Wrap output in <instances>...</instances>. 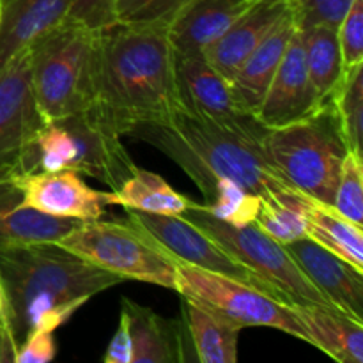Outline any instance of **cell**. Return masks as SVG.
Instances as JSON below:
<instances>
[{"instance_id":"cell-1","label":"cell","mask_w":363,"mask_h":363,"mask_svg":"<svg viewBox=\"0 0 363 363\" xmlns=\"http://www.w3.org/2000/svg\"><path fill=\"white\" fill-rule=\"evenodd\" d=\"M92 106L121 137L183 108L169 27L116 23L99 30Z\"/></svg>"},{"instance_id":"cell-2","label":"cell","mask_w":363,"mask_h":363,"mask_svg":"<svg viewBox=\"0 0 363 363\" xmlns=\"http://www.w3.org/2000/svg\"><path fill=\"white\" fill-rule=\"evenodd\" d=\"M261 123L223 124L179 108L167 121L140 124L128 135L155 145L190 176L202 194L220 179H230L268 197L296 190L262 151Z\"/></svg>"},{"instance_id":"cell-3","label":"cell","mask_w":363,"mask_h":363,"mask_svg":"<svg viewBox=\"0 0 363 363\" xmlns=\"http://www.w3.org/2000/svg\"><path fill=\"white\" fill-rule=\"evenodd\" d=\"M0 279L7 298V318L20 344L41 315L71 301H89L124 282L80 255L52 241L0 250Z\"/></svg>"},{"instance_id":"cell-4","label":"cell","mask_w":363,"mask_h":363,"mask_svg":"<svg viewBox=\"0 0 363 363\" xmlns=\"http://www.w3.org/2000/svg\"><path fill=\"white\" fill-rule=\"evenodd\" d=\"M135 163L101 113L91 108L46 123L18 156L20 174L74 170L117 190L133 174Z\"/></svg>"},{"instance_id":"cell-5","label":"cell","mask_w":363,"mask_h":363,"mask_svg":"<svg viewBox=\"0 0 363 363\" xmlns=\"http://www.w3.org/2000/svg\"><path fill=\"white\" fill-rule=\"evenodd\" d=\"M98 38L99 28L66 18L28 45L32 91L45 123L94 105Z\"/></svg>"},{"instance_id":"cell-6","label":"cell","mask_w":363,"mask_h":363,"mask_svg":"<svg viewBox=\"0 0 363 363\" xmlns=\"http://www.w3.org/2000/svg\"><path fill=\"white\" fill-rule=\"evenodd\" d=\"M262 151L291 186L333 204L347 145L332 103L296 123L266 128Z\"/></svg>"},{"instance_id":"cell-7","label":"cell","mask_w":363,"mask_h":363,"mask_svg":"<svg viewBox=\"0 0 363 363\" xmlns=\"http://www.w3.org/2000/svg\"><path fill=\"white\" fill-rule=\"evenodd\" d=\"M55 243L124 280L176 291V259L131 222L87 220Z\"/></svg>"},{"instance_id":"cell-8","label":"cell","mask_w":363,"mask_h":363,"mask_svg":"<svg viewBox=\"0 0 363 363\" xmlns=\"http://www.w3.org/2000/svg\"><path fill=\"white\" fill-rule=\"evenodd\" d=\"M176 293L240 330L266 326L308 342L289 303L233 277L176 261Z\"/></svg>"},{"instance_id":"cell-9","label":"cell","mask_w":363,"mask_h":363,"mask_svg":"<svg viewBox=\"0 0 363 363\" xmlns=\"http://www.w3.org/2000/svg\"><path fill=\"white\" fill-rule=\"evenodd\" d=\"M183 216L218 241L245 268L264 280L286 303L333 307L298 268L287 248L266 236L255 223L229 225L204 211L201 202H194Z\"/></svg>"},{"instance_id":"cell-10","label":"cell","mask_w":363,"mask_h":363,"mask_svg":"<svg viewBox=\"0 0 363 363\" xmlns=\"http://www.w3.org/2000/svg\"><path fill=\"white\" fill-rule=\"evenodd\" d=\"M126 211L128 222L144 230L176 261L186 262V264L208 269V272L233 277V279L250 284V286H255L264 293L280 298L264 280H261L255 273L245 268L218 241L208 236L204 230L194 225L183 215H152V213L133 211V209H126Z\"/></svg>"},{"instance_id":"cell-11","label":"cell","mask_w":363,"mask_h":363,"mask_svg":"<svg viewBox=\"0 0 363 363\" xmlns=\"http://www.w3.org/2000/svg\"><path fill=\"white\" fill-rule=\"evenodd\" d=\"M30 78V50L21 48L0 69V169L13 167L45 126Z\"/></svg>"},{"instance_id":"cell-12","label":"cell","mask_w":363,"mask_h":363,"mask_svg":"<svg viewBox=\"0 0 363 363\" xmlns=\"http://www.w3.org/2000/svg\"><path fill=\"white\" fill-rule=\"evenodd\" d=\"M18 186L23 194V202L32 209L59 216L87 222L105 215L106 191L89 186L82 174L74 170L57 172L20 174L16 170Z\"/></svg>"},{"instance_id":"cell-13","label":"cell","mask_w":363,"mask_h":363,"mask_svg":"<svg viewBox=\"0 0 363 363\" xmlns=\"http://www.w3.org/2000/svg\"><path fill=\"white\" fill-rule=\"evenodd\" d=\"M321 106L308 78L300 28L296 25L255 119L264 128H279L305 119Z\"/></svg>"},{"instance_id":"cell-14","label":"cell","mask_w":363,"mask_h":363,"mask_svg":"<svg viewBox=\"0 0 363 363\" xmlns=\"http://www.w3.org/2000/svg\"><path fill=\"white\" fill-rule=\"evenodd\" d=\"M174 57L177 91L183 108L223 124L257 123L254 116H248L240 108L230 82L222 77L204 55H183L174 52Z\"/></svg>"},{"instance_id":"cell-15","label":"cell","mask_w":363,"mask_h":363,"mask_svg":"<svg viewBox=\"0 0 363 363\" xmlns=\"http://www.w3.org/2000/svg\"><path fill=\"white\" fill-rule=\"evenodd\" d=\"M315 289L340 312L363 323V273L311 238L284 245Z\"/></svg>"},{"instance_id":"cell-16","label":"cell","mask_w":363,"mask_h":363,"mask_svg":"<svg viewBox=\"0 0 363 363\" xmlns=\"http://www.w3.org/2000/svg\"><path fill=\"white\" fill-rule=\"evenodd\" d=\"M80 222L32 209L23 202L14 165L0 169V250L43 241L55 243Z\"/></svg>"},{"instance_id":"cell-17","label":"cell","mask_w":363,"mask_h":363,"mask_svg":"<svg viewBox=\"0 0 363 363\" xmlns=\"http://www.w3.org/2000/svg\"><path fill=\"white\" fill-rule=\"evenodd\" d=\"M293 9V0H261L241 14L229 30L204 50V59L227 80L277 23Z\"/></svg>"},{"instance_id":"cell-18","label":"cell","mask_w":363,"mask_h":363,"mask_svg":"<svg viewBox=\"0 0 363 363\" xmlns=\"http://www.w3.org/2000/svg\"><path fill=\"white\" fill-rule=\"evenodd\" d=\"M254 4L252 0H194L169 25L176 53L204 55V50L222 38L230 25Z\"/></svg>"},{"instance_id":"cell-19","label":"cell","mask_w":363,"mask_h":363,"mask_svg":"<svg viewBox=\"0 0 363 363\" xmlns=\"http://www.w3.org/2000/svg\"><path fill=\"white\" fill-rule=\"evenodd\" d=\"M294 28H296V18H294L293 6V9L259 43L257 48L243 60L240 69L230 80L234 98H236L240 108L248 116L255 117L257 113L266 91L282 62V57L286 53Z\"/></svg>"},{"instance_id":"cell-20","label":"cell","mask_w":363,"mask_h":363,"mask_svg":"<svg viewBox=\"0 0 363 363\" xmlns=\"http://www.w3.org/2000/svg\"><path fill=\"white\" fill-rule=\"evenodd\" d=\"M121 311L130 321L133 358L131 363H179L190 360L183 321L163 319L149 307L130 298L121 300Z\"/></svg>"},{"instance_id":"cell-21","label":"cell","mask_w":363,"mask_h":363,"mask_svg":"<svg viewBox=\"0 0 363 363\" xmlns=\"http://www.w3.org/2000/svg\"><path fill=\"white\" fill-rule=\"evenodd\" d=\"M308 335V344L340 363L363 362V326L335 307L289 305Z\"/></svg>"},{"instance_id":"cell-22","label":"cell","mask_w":363,"mask_h":363,"mask_svg":"<svg viewBox=\"0 0 363 363\" xmlns=\"http://www.w3.org/2000/svg\"><path fill=\"white\" fill-rule=\"evenodd\" d=\"M73 0H2L0 69L39 34L66 20Z\"/></svg>"},{"instance_id":"cell-23","label":"cell","mask_w":363,"mask_h":363,"mask_svg":"<svg viewBox=\"0 0 363 363\" xmlns=\"http://www.w3.org/2000/svg\"><path fill=\"white\" fill-rule=\"evenodd\" d=\"M307 238L363 273V227L344 218L332 204L301 191Z\"/></svg>"},{"instance_id":"cell-24","label":"cell","mask_w":363,"mask_h":363,"mask_svg":"<svg viewBox=\"0 0 363 363\" xmlns=\"http://www.w3.org/2000/svg\"><path fill=\"white\" fill-rule=\"evenodd\" d=\"M183 325L195 360L201 363L238 362L240 328L222 321L188 298H183Z\"/></svg>"},{"instance_id":"cell-25","label":"cell","mask_w":363,"mask_h":363,"mask_svg":"<svg viewBox=\"0 0 363 363\" xmlns=\"http://www.w3.org/2000/svg\"><path fill=\"white\" fill-rule=\"evenodd\" d=\"M195 201L174 190L162 176L135 167L117 190L106 191V204L152 215H183Z\"/></svg>"},{"instance_id":"cell-26","label":"cell","mask_w":363,"mask_h":363,"mask_svg":"<svg viewBox=\"0 0 363 363\" xmlns=\"http://www.w3.org/2000/svg\"><path fill=\"white\" fill-rule=\"evenodd\" d=\"M300 35L308 78L319 103L325 105L339 85L344 71L337 28L314 25L300 28Z\"/></svg>"},{"instance_id":"cell-27","label":"cell","mask_w":363,"mask_h":363,"mask_svg":"<svg viewBox=\"0 0 363 363\" xmlns=\"http://www.w3.org/2000/svg\"><path fill=\"white\" fill-rule=\"evenodd\" d=\"M254 223L266 236L279 241L280 245H289L307 238V218L301 191L289 190L261 197V208Z\"/></svg>"},{"instance_id":"cell-28","label":"cell","mask_w":363,"mask_h":363,"mask_svg":"<svg viewBox=\"0 0 363 363\" xmlns=\"http://www.w3.org/2000/svg\"><path fill=\"white\" fill-rule=\"evenodd\" d=\"M339 119L347 151L362 155L363 123V64L342 71L339 85L328 99Z\"/></svg>"},{"instance_id":"cell-29","label":"cell","mask_w":363,"mask_h":363,"mask_svg":"<svg viewBox=\"0 0 363 363\" xmlns=\"http://www.w3.org/2000/svg\"><path fill=\"white\" fill-rule=\"evenodd\" d=\"M261 195L247 190L230 179H220L204 195L202 209L229 225H248L255 222Z\"/></svg>"},{"instance_id":"cell-30","label":"cell","mask_w":363,"mask_h":363,"mask_svg":"<svg viewBox=\"0 0 363 363\" xmlns=\"http://www.w3.org/2000/svg\"><path fill=\"white\" fill-rule=\"evenodd\" d=\"M332 206L344 218L363 225V163L360 152L347 151L344 156Z\"/></svg>"},{"instance_id":"cell-31","label":"cell","mask_w":363,"mask_h":363,"mask_svg":"<svg viewBox=\"0 0 363 363\" xmlns=\"http://www.w3.org/2000/svg\"><path fill=\"white\" fill-rule=\"evenodd\" d=\"M194 0H116V23L169 27Z\"/></svg>"},{"instance_id":"cell-32","label":"cell","mask_w":363,"mask_h":363,"mask_svg":"<svg viewBox=\"0 0 363 363\" xmlns=\"http://www.w3.org/2000/svg\"><path fill=\"white\" fill-rule=\"evenodd\" d=\"M354 0H293L294 18L300 28L325 25L339 28Z\"/></svg>"},{"instance_id":"cell-33","label":"cell","mask_w":363,"mask_h":363,"mask_svg":"<svg viewBox=\"0 0 363 363\" xmlns=\"http://www.w3.org/2000/svg\"><path fill=\"white\" fill-rule=\"evenodd\" d=\"M342 69L363 64V0H354L337 28Z\"/></svg>"},{"instance_id":"cell-34","label":"cell","mask_w":363,"mask_h":363,"mask_svg":"<svg viewBox=\"0 0 363 363\" xmlns=\"http://www.w3.org/2000/svg\"><path fill=\"white\" fill-rule=\"evenodd\" d=\"M66 18L99 30L112 27L116 25V0H73Z\"/></svg>"},{"instance_id":"cell-35","label":"cell","mask_w":363,"mask_h":363,"mask_svg":"<svg viewBox=\"0 0 363 363\" xmlns=\"http://www.w3.org/2000/svg\"><path fill=\"white\" fill-rule=\"evenodd\" d=\"M55 332H46V330H34L28 333L20 344H18V353L14 363H48L55 358L57 344Z\"/></svg>"},{"instance_id":"cell-36","label":"cell","mask_w":363,"mask_h":363,"mask_svg":"<svg viewBox=\"0 0 363 363\" xmlns=\"http://www.w3.org/2000/svg\"><path fill=\"white\" fill-rule=\"evenodd\" d=\"M133 358V342H131L130 321H128L126 312L121 311L119 326L110 340L106 353L103 357L105 363H131Z\"/></svg>"},{"instance_id":"cell-37","label":"cell","mask_w":363,"mask_h":363,"mask_svg":"<svg viewBox=\"0 0 363 363\" xmlns=\"http://www.w3.org/2000/svg\"><path fill=\"white\" fill-rule=\"evenodd\" d=\"M18 353V342L13 335L9 323H0V363H14Z\"/></svg>"},{"instance_id":"cell-38","label":"cell","mask_w":363,"mask_h":363,"mask_svg":"<svg viewBox=\"0 0 363 363\" xmlns=\"http://www.w3.org/2000/svg\"><path fill=\"white\" fill-rule=\"evenodd\" d=\"M0 323H9V318H7V298L2 279H0Z\"/></svg>"},{"instance_id":"cell-39","label":"cell","mask_w":363,"mask_h":363,"mask_svg":"<svg viewBox=\"0 0 363 363\" xmlns=\"http://www.w3.org/2000/svg\"><path fill=\"white\" fill-rule=\"evenodd\" d=\"M0 11H2V0H0Z\"/></svg>"},{"instance_id":"cell-40","label":"cell","mask_w":363,"mask_h":363,"mask_svg":"<svg viewBox=\"0 0 363 363\" xmlns=\"http://www.w3.org/2000/svg\"><path fill=\"white\" fill-rule=\"evenodd\" d=\"M252 2H261V0H252Z\"/></svg>"}]
</instances>
